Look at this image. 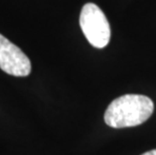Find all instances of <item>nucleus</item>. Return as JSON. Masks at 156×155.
<instances>
[{
    "mask_svg": "<svg viewBox=\"0 0 156 155\" xmlns=\"http://www.w3.org/2000/svg\"><path fill=\"white\" fill-rule=\"evenodd\" d=\"M0 69L14 77H27L31 72L27 55L2 34H0Z\"/></svg>",
    "mask_w": 156,
    "mask_h": 155,
    "instance_id": "3",
    "label": "nucleus"
},
{
    "mask_svg": "<svg viewBox=\"0 0 156 155\" xmlns=\"http://www.w3.org/2000/svg\"><path fill=\"white\" fill-rule=\"evenodd\" d=\"M80 26L90 44L94 48H104L110 41V24L102 9L95 3H87L83 6Z\"/></svg>",
    "mask_w": 156,
    "mask_h": 155,
    "instance_id": "2",
    "label": "nucleus"
},
{
    "mask_svg": "<svg viewBox=\"0 0 156 155\" xmlns=\"http://www.w3.org/2000/svg\"><path fill=\"white\" fill-rule=\"evenodd\" d=\"M154 103L143 95L128 94L111 102L104 114L105 123L112 128L135 127L151 117Z\"/></svg>",
    "mask_w": 156,
    "mask_h": 155,
    "instance_id": "1",
    "label": "nucleus"
},
{
    "mask_svg": "<svg viewBox=\"0 0 156 155\" xmlns=\"http://www.w3.org/2000/svg\"><path fill=\"white\" fill-rule=\"evenodd\" d=\"M142 155H156V149H153V150H150L148 151V152H145Z\"/></svg>",
    "mask_w": 156,
    "mask_h": 155,
    "instance_id": "4",
    "label": "nucleus"
}]
</instances>
